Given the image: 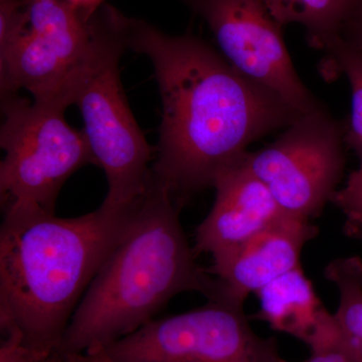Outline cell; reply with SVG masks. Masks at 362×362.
Segmentation results:
<instances>
[{
  "label": "cell",
  "mask_w": 362,
  "mask_h": 362,
  "mask_svg": "<svg viewBox=\"0 0 362 362\" xmlns=\"http://www.w3.org/2000/svg\"><path fill=\"white\" fill-rule=\"evenodd\" d=\"M128 49L151 61L162 101L154 180L183 206L214 187L247 147L302 115L282 97L235 70L206 40L170 35L125 16Z\"/></svg>",
  "instance_id": "cell-1"
},
{
  "label": "cell",
  "mask_w": 362,
  "mask_h": 362,
  "mask_svg": "<svg viewBox=\"0 0 362 362\" xmlns=\"http://www.w3.org/2000/svg\"><path fill=\"white\" fill-rule=\"evenodd\" d=\"M138 202L123 209L102 204L93 213L71 218H58L33 204L4 207L1 332L18 331L28 349L52 358Z\"/></svg>",
  "instance_id": "cell-2"
},
{
  "label": "cell",
  "mask_w": 362,
  "mask_h": 362,
  "mask_svg": "<svg viewBox=\"0 0 362 362\" xmlns=\"http://www.w3.org/2000/svg\"><path fill=\"white\" fill-rule=\"evenodd\" d=\"M181 207L152 175L129 225L74 312L52 362L135 332L178 293L228 299L220 281L197 265L181 228Z\"/></svg>",
  "instance_id": "cell-3"
},
{
  "label": "cell",
  "mask_w": 362,
  "mask_h": 362,
  "mask_svg": "<svg viewBox=\"0 0 362 362\" xmlns=\"http://www.w3.org/2000/svg\"><path fill=\"white\" fill-rule=\"evenodd\" d=\"M93 47L74 87L73 104L84 121L86 138L108 181L103 206H134L152 180L149 146L121 84L119 62L128 49L125 14L103 4L92 18Z\"/></svg>",
  "instance_id": "cell-4"
},
{
  "label": "cell",
  "mask_w": 362,
  "mask_h": 362,
  "mask_svg": "<svg viewBox=\"0 0 362 362\" xmlns=\"http://www.w3.org/2000/svg\"><path fill=\"white\" fill-rule=\"evenodd\" d=\"M1 108L2 209L26 204L54 214L66 181L88 164L97 165L84 131L66 123L65 109L32 103L18 94L1 98Z\"/></svg>",
  "instance_id": "cell-5"
},
{
  "label": "cell",
  "mask_w": 362,
  "mask_h": 362,
  "mask_svg": "<svg viewBox=\"0 0 362 362\" xmlns=\"http://www.w3.org/2000/svg\"><path fill=\"white\" fill-rule=\"evenodd\" d=\"M244 304L209 300L201 308L151 320L135 332L64 362H276L275 338L252 330Z\"/></svg>",
  "instance_id": "cell-6"
},
{
  "label": "cell",
  "mask_w": 362,
  "mask_h": 362,
  "mask_svg": "<svg viewBox=\"0 0 362 362\" xmlns=\"http://www.w3.org/2000/svg\"><path fill=\"white\" fill-rule=\"evenodd\" d=\"M344 136V124L324 107L298 117L243 162L286 214L310 221L338 190L346 162Z\"/></svg>",
  "instance_id": "cell-7"
},
{
  "label": "cell",
  "mask_w": 362,
  "mask_h": 362,
  "mask_svg": "<svg viewBox=\"0 0 362 362\" xmlns=\"http://www.w3.org/2000/svg\"><path fill=\"white\" fill-rule=\"evenodd\" d=\"M28 28L0 57L1 98L26 90L33 102L66 109L93 47L92 18L66 0H26Z\"/></svg>",
  "instance_id": "cell-8"
},
{
  "label": "cell",
  "mask_w": 362,
  "mask_h": 362,
  "mask_svg": "<svg viewBox=\"0 0 362 362\" xmlns=\"http://www.w3.org/2000/svg\"><path fill=\"white\" fill-rule=\"evenodd\" d=\"M182 1L206 23L221 56L245 77L273 90L301 113L325 107L298 76L283 26L264 0Z\"/></svg>",
  "instance_id": "cell-9"
},
{
  "label": "cell",
  "mask_w": 362,
  "mask_h": 362,
  "mask_svg": "<svg viewBox=\"0 0 362 362\" xmlns=\"http://www.w3.org/2000/svg\"><path fill=\"white\" fill-rule=\"evenodd\" d=\"M211 211L195 232V255L225 258L286 214L268 188L240 160L214 182Z\"/></svg>",
  "instance_id": "cell-10"
},
{
  "label": "cell",
  "mask_w": 362,
  "mask_h": 362,
  "mask_svg": "<svg viewBox=\"0 0 362 362\" xmlns=\"http://www.w3.org/2000/svg\"><path fill=\"white\" fill-rule=\"evenodd\" d=\"M317 235L310 221L283 214L207 271L228 299L244 304L251 293L299 266L305 245Z\"/></svg>",
  "instance_id": "cell-11"
},
{
  "label": "cell",
  "mask_w": 362,
  "mask_h": 362,
  "mask_svg": "<svg viewBox=\"0 0 362 362\" xmlns=\"http://www.w3.org/2000/svg\"><path fill=\"white\" fill-rule=\"evenodd\" d=\"M259 309L251 319L304 342L311 352L342 349L334 314L317 296L301 265L272 281L256 293Z\"/></svg>",
  "instance_id": "cell-12"
},
{
  "label": "cell",
  "mask_w": 362,
  "mask_h": 362,
  "mask_svg": "<svg viewBox=\"0 0 362 362\" xmlns=\"http://www.w3.org/2000/svg\"><path fill=\"white\" fill-rule=\"evenodd\" d=\"M281 26L299 23L310 47L323 51L339 37L354 0H264Z\"/></svg>",
  "instance_id": "cell-13"
},
{
  "label": "cell",
  "mask_w": 362,
  "mask_h": 362,
  "mask_svg": "<svg viewBox=\"0 0 362 362\" xmlns=\"http://www.w3.org/2000/svg\"><path fill=\"white\" fill-rule=\"evenodd\" d=\"M324 274L339 293L334 317L342 349L352 361L362 362V259L352 256L333 259Z\"/></svg>",
  "instance_id": "cell-14"
},
{
  "label": "cell",
  "mask_w": 362,
  "mask_h": 362,
  "mask_svg": "<svg viewBox=\"0 0 362 362\" xmlns=\"http://www.w3.org/2000/svg\"><path fill=\"white\" fill-rule=\"evenodd\" d=\"M321 71L325 78L345 75L351 90V110L344 124L345 143L354 150L362 164V52L345 42L341 37L332 40L325 49Z\"/></svg>",
  "instance_id": "cell-15"
},
{
  "label": "cell",
  "mask_w": 362,
  "mask_h": 362,
  "mask_svg": "<svg viewBox=\"0 0 362 362\" xmlns=\"http://www.w3.org/2000/svg\"><path fill=\"white\" fill-rule=\"evenodd\" d=\"M331 202L345 216V233L362 242V164L350 173L344 187L335 192Z\"/></svg>",
  "instance_id": "cell-16"
},
{
  "label": "cell",
  "mask_w": 362,
  "mask_h": 362,
  "mask_svg": "<svg viewBox=\"0 0 362 362\" xmlns=\"http://www.w3.org/2000/svg\"><path fill=\"white\" fill-rule=\"evenodd\" d=\"M1 333L0 362H39L44 358H51L28 349L23 344V338L18 331H6Z\"/></svg>",
  "instance_id": "cell-17"
},
{
  "label": "cell",
  "mask_w": 362,
  "mask_h": 362,
  "mask_svg": "<svg viewBox=\"0 0 362 362\" xmlns=\"http://www.w3.org/2000/svg\"><path fill=\"white\" fill-rule=\"evenodd\" d=\"M340 37L354 49L362 52V0H354Z\"/></svg>",
  "instance_id": "cell-18"
},
{
  "label": "cell",
  "mask_w": 362,
  "mask_h": 362,
  "mask_svg": "<svg viewBox=\"0 0 362 362\" xmlns=\"http://www.w3.org/2000/svg\"><path fill=\"white\" fill-rule=\"evenodd\" d=\"M276 362H290L282 357ZM300 362H354L342 349L322 350V351L311 352L309 358Z\"/></svg>",
  "instance_id": "cell-19"
},
{
  "label": "cell",
  "mask_w": 362,
  "mask_h": 362,
  "mask_svg": "<svg viewBox=\"0 0 362 362\" xmlns=\"http://www.w3.org/2000/svg\"><path fill=\"white\" fill-rule=\"evenodd\" d=\"M78 13L82 14L87 21H90L98 9L103 6L104 0H66Z\"/></svg>",
  "instance_id": "cell-20"
},
{
  "label": "cell",
  "mask_w": 362,
  "mask_h": 362,
  "mask_svg": "<svg viewBox=\"0 0 362 362\" xmlns=\"http://www.w3.org/2000/svg\"><path fill=\"white\" fill-rule=\"evenodd\" d=\"M39 362H52L51 358H44L42 359V361H40Z\"/></svg>",
  "instance_id": "cell-21"
}]
</instances>
